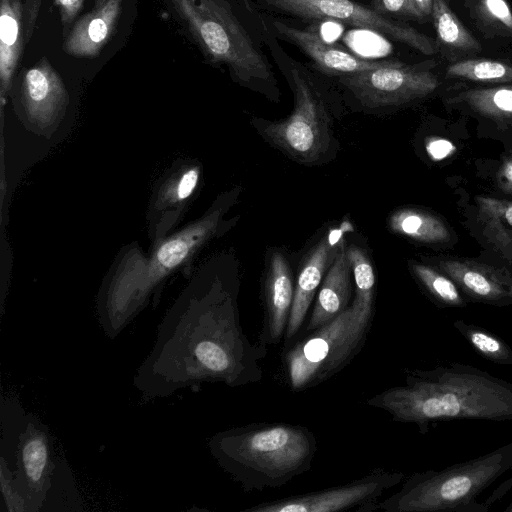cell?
<instances>
[{
    "label": "cell",
    "instance_id": "obj_23",
    "mask_svg": "<svg viewBox=\"0 0 512 512\" xmlns=\"http://www.w3.org/2000/svg\"><path fill=\"white\" fill-rule=\"evenodd\" d=\"M466 6L485 38L512 40V8L507 0H468Z\"/></svg>",
    "mask_w": 512,
    "mask_h": 512
},
{
    "label": "cell",
    "instance_id": "obj_27",
    "mask_svg": "<svg viewBox=\"0 0 512 512\" xmlns=\"http://www.w3.org/2000/svg\"><path fill=\"white\" fill-rule=\"evenodd\" d=\"M347 256L356 285V296L352 304L364 311H373L375 291L373 266L365 251L359 247H349Z\"/></svg>",
    "mask_w": 512,
    "mask_h": 512
},
{
    "label": "cell",
    "instance_id": "obj_32",
    "mask_svg": "<svg viewBox=\"0 0 512 512\" xmlns=\"http://www.w3.org/2000/svg\"><path fill=\"white\" fill-rule=\"evenodd\" d=\"M476 201L486 215L493 219L504 220L512 226V202L486 196H477Z\"/></svg>",
    "mask_w": 512,
    "mask_h": 512
},
{
    "label": "cell",
    "instance_id": "obj_3",
    "mask_svg": "<svg viewBox=\"0 0 512 512\" xmlns=\"http://www.w3.org/2000/svg\"><path fill=\"white\" fill-rule=\"evenodd\" d=\"M219 467L245 492L280 488L308 472L317 439L307 427L251 423L215 433L207 442Z\"/></svg>",
    "mask_w": 512,
    "mask_h": 512
},
{
    "label": "cell",
    "instance_id": "obj_24",
    "mask_svg": "<svg viewBox=\"0 0 512 512\" xmlns=\"http://www.w3.org/2000/svg\"><path fill=\"white\" fill-rule=\"evenodd\" d=\"M448 79L487 84H512V64L489 58H464L450 63Z\"/></svg>",
    "mask_w": 512,
    "mask_h": 512
},
{
    "label": "cell",
    "instance_id": "obj_12",
    "mask_svg": "<svg viewBox=\"0 0 512 512\" xmlns=\"http://www.w3.org/2000/svg\"><path fill=\"white\" fill-rule=\"evenodd\" d=\"M270 24L280 38L300 49L311 59L318 71L331 77L377 69L394 61L357 57L341 47L328 44L311 28H296L276 19H270Z\"/></svg>",
    "mask_w": 512,
    "mask_h": 512
},
{
    "label": "cell",
    "instance_id": "obj_6",
    "mask_svg": "<svg viewBox=\"0 0 512 512\" xmlns=\"http://www.w3.org/2000/svg\"><path fill=\"white\" fill-rule=\"evenodd\" d=\"M265 39L293 92L294 108L289 117L262 125V134L295 160L314 163L331 142L330 117L324 97L307 67L283 51L270 33Z\"/></svg>",
    "mask_w": 512,
    "mask_h": 512
},
{
    "label": "cell",
    "instance_id": "obj_11",
    "mask_svg": "<svg viewBox=\"0 0 512 512\" xmlns=\"http://www.w3.org/2000/svg\"><path fill=\"white\" fill-rule=\"evenodd\" d=\"M402 478L403 474L400 472L378 469L342 486L263 502L245 511L339 512L356 507H358L357 511H364L369 505L376 503L384 491L398 484Z\"/></svg>",
    "mask_w": 512,
    "mask_h": 512
},
{
    "label": "cell",
    "instance_id": "obj_1",
    "mask_svg": "<svg viewBox=\"0 0 512 512\" xmlns=\"http://www.w3.org/2000/svg\"><path fill=\"white\" fill-rule=\"evenodd\" d=\"M265 345L243 332L235 298L219 286L177 303L159 324L133 385L144 400L166 398L203 383L239 387L262 378Z\"/></svg>",
    "mask_w": 512,
    "mask_h": 512
},
{
    "label": "cell",
    "instance_id": "obj_31",
    "mask_svg": "<svg viewBox=\"0 0 512 512\" xmlns=\"http://www.w3.org/2000/svg\"><path fill=\"white\" fill-rule=\"evenodd\" d=\"M371 8L385 16H402L412 20L424 19L413 0H372Z\"/></svg>",
    "mask_w": 512,
    "mask_h": 512
},
{
    "label": "cell",
    "instance_id": "obj_5",
    "mask_svg": "<svg viewBox=\"0 0 512 512\" xmlns=\"http://www.w3.org/2000/svg\"><path fill=\"white\" fill-rule=\"evenodd\" d=\"M512 468V442L478 458L440 471L412 475L401 489L364 511L432 512L467 505Z\"/></svg>",
    "mask_w": 512,
    "mask_h": 512
},
{
    "label": "cell",
    "instance_id": "obj_18",
    "mask_svg": "<svg viewBox=\"0 0 512 512\" xmlns=\"http://www.w3.org/2000/svg\"><path fill=\"white\" fill-rule=\"evenodd\" d=\"M337 250L338 248L328 239H322L306 257L294 287L292 307L285 331L287 339L299 331L315 292Z\"/></svg>",
    "mask_w": 512,
    "mask_h": 512
},
{
    "label": "cell",
    "instance_id": "obj_29",
    "mask_svg": "<svg viewBox=\"0 0 512 512\" xmlns=\"http://www.w3.org/2000/svg\"><path fill=\"white\" fill-rule=\"evenodd\" d=\"M465 335L478 351L493 361H512L511 352L496 337L473 328H466Z\"/></svg>",
    "mask_w": 512,
    "mask_h": 512
},
{
    "label": "cell",
    "instance_id": "obj_25",
    "mask_svg": "<svg viewBox=\"0 0 512 512\" xmlns=\"http://www.w3.org/2000/svg\"><path fill=\"white\" fill-rule=\"evenodd\" d=\"M198 166L186 165L165 181L155 202L156 209L182 207L191 197L199 182Z\"/></svg>",
    "mask_w": 512,
    "mask_h": 512
},
{
    "label": "cell",
    "instance_id": "obj_28",
    "mask_svg": "<svg viewBox=\"0 0 512 512\" xmlns=\"http://www.w3.org/2000/svg\"><path fill=\"white\" fill-rule=\"evenodd\" d=\"M412 270L422 284L438 300L449 305L462 304V298L451 279L434 268L422 264H414Z\"/></svg>",
    "mask_w": 512,
    "mask_h": 512
},
{
    "label": "cell",
    "instance_id": "obj_17",
    "mask_svg": "<svg viewBox=\"0 0 512 512\" xmlns=\"http://www.w3.org/2000/svg\"><path fill=\"white\" fill-rule=\"evenodd\" d=\"M438 264L473 297L497 300L512 296V277L504 269L460 258L443 259Z\"/></svg>",
    "mask_w": 512,
    "mask_h": 512
},
{
    "label": "cell",
    "instance_id": "obj_33",
    "mask_svg": "<svg viewBox=\"0 0 512 512\" xmlns=\"http://www.w3.org/2000/svg\"><path fill=\"white\" fill-rule=\"evenodd\" d=\"M84 1L85 0H55V4L60 10L62 25L65 29L68 28L75 19Z\"/></svg>",
    "mask_w": 512,
    "mask_h": 512
},
{
    "label": "cell",
    "instance_id": "obj_19",
    "mask_svg": "<svg viewBox=\"0 0 512 512\" xmlns=\"http://www.w3.org/2000/svg\"><path fill=\"white\" fill-rule=\"evenodd\" d=\"M351 272L347 251L340 244L318 293L308 331L332 321L348 307L352 290Z\"/></svg>",
    "mask_w": 512,
    "mask_h": 512
},
{
    "label": "cell",
    "instance_id": "obj_13",
    "mask_svg": "<svg viewBox=\"0 0 512 512\" xmlns=\"http://www.w3.org/2000/svg\"><path fill=\"white\" fill-rule=\"evenodd\" d=\"M41 0H0V88L1 98L11 87L12 77L26 43L30 40Z\"/></svg>",
    "mask_w": 512,
    "mask_h": 512
},
{
    "label": "cell",
    "instance_id": "obj_2",
    "mask_svg": "<svg viewBox=\"0 0 512 512\" xmlns=\"http://www.w3.org/2000/svg\"><path fill=\"white\" fill-rule=\"evenodd\" d=\"M367 404L394 421L426 424L434 420L512 418V384L459 364L416 370L404 385L384 390Z\"/></svg>",
    "mask_w": 512,
    "mask_h": 512
},
{
    "label": "cell",
    "instance_id": "obj_14",
    "mask_svg": "<svg viewBox=\"0 0 512 512\" xmlns=\"http://www.w3.org/2000/svg\"><path fill=\"white\" fill-rule=\"evenodd\" d=\"M21 98L28 119L41 128L54 124L68 103V94L61 78L45 58L26 70L21 84Z\"/></svg>",
    "mask_w": 512,
    "mask_h": 512
},
{
    "label": "cell",
    "instance_id": "obj_26",
    "mask_svg": "<svg viewBox=\"0 0 512 512\" xmlns=\"http://www.w3.org/2000/svg\"><path fill=\"white\" fill-rule=\"evenodd\" d=\"M27 414L15 397L1 399V455L10 468L15 464V450Z\"/></svg>",
    "mask_w": 512,
    "mask_h": 512
},
{
    "label": "cell",
    "instance_id": "obj_8",
    "mask_svg": "<svg viewBox=\"0 0 512 512\" xmlns=\"http://www.w3.org/2000/svg\"><path fill=\"white\" fill-rule=\"evenodd\" d=\"M273 10L307 20H334L370 30L432 56L438 42L412 26L377 13L351 0H261Z\"/></svg>",
    "mask_w": 512,
    "mask_h": 512
},
{
    "label": "cell",
    "instance_id": "obj_35",
    "mask_svg": "<svg viewBox=\"0 0 512 512\" xmlns=\"http://www.w3.org/2000/svg\"><path fill=\"white\" fill-rule=\"evenodd\" d=\"M453 150L452 143L445 139H433L427 144L429 155L436 160L447 157Z\"/></svg>",
    "mask_w": 512,
    "mask_h": 512
},
{
    "label": "cell",
    "instance_id": "obj_7",
    "mask_svg": "<svg viewBox=\"0 0 512 512\" xmlns=\"http://www.w3.org/2000/svg\"><path fill=\"white\" fill-rule=\"evenodd\" d=\"M372 319L373 311L352 304L295 344L284 357L291 388L317 386L345 368L364 346Z\"/></svg>",
    "mask_w": 512,
    "mask_h": 512
},
{
    "label": "cell",
    "instance_id": "obj_36",
    "mask_svg": "<svg viewBox=\"0 0 512 512\" xmlns=\"http://www.w3.org/2000/svg\"><path fill=\"white\" fill-rule=\"evenodd\" d=\"M413 2L424 19L431 17L433 0H413Z\"/></svg>",
    "mask_w": 512,
    "mask_h": 512
},
{
    "label": "cell",
    "instance_id": "obj_34",
    "mask_svg": "<svg viewBox=\"0 0 512 512\" xmlns=\"http://www.w3.org/2000/svg\"><path fill=\"white\" fill-rule=\"evenodd\" d=\"M496 182L501 191L512 195V153L503 158L497 172Z\"/></svg>",
    "mask_w": 512,
    "mask_h": 512
},
{
    "label": "cell",
    "instance_id": "obj_10",
    "mask_svg": "<svg viewBox=\"0 0 512 512\" xmlns=\"http://www.w3.org/2000/svg\"><path fill=\"white\" fill-rule=\"evenodd\" d=\"M61 457L48 426L27 414L16 445L13 481L30 512L45 510Z\"/></svg>",
    "mask_w": 512,
    "mask_h": 512
},
{
    "label": "cell",
    "instance_id": "obj_15",
    "mask_svg": "<svg viewBox=\"0 0 512 512\" xmlns=\"http://www.w3.org/2000/svg\"><path fill=\"white\" fill-rule=\"evenodd\" d=\"M294 287L289 265L285 257L274 252L269 261L265 282V322L261 334L262 345L277 344L288 324Z\"/></svg>",
    "mask_w": 512,
    "mask_h": 512
},
{
    "label": "cell",
    "instance_id": "obj_37",
    "mask_svg": "<svg viewBox=\"0 0 512 512\" xmlns=\"http://www.w3.org/2000/svg\"><path fill=\"white\" fill-rule=\"evenodd\" d=\"M508 510H511V511H512V506H511Z\"/></svg>",
    "mask_w": 512,
    "mask_h": 512
},
{
    "label": "cell",
    "instance_id": "obj_22",
    "mask_svg": "<svg viewBox=\"0 0 512 512\" xmlns=\"http://www.w3.org/2000/svg\"><path fill=\"white\" fill-rule=\"evenodd\" d=\"M388 223L393 232L422 243H441L450 238L447 226L439 217L420 209H399Z\"/></svg>",
    "mask_w": 512,
    "mask_h": 512
},
{
    "label": "cell",
    "instance_id": "obj_30",
    "mask_svg": "<svg viewBox=\"0 0 512 512\" xmlns=\"http://www.w3.org/2000/svg\"><path fill=\"white\" fill-rule=\"evenodd\" d=\"M0 484L3 504L9 512H30L29 507L13 481V471L6 460L0 458Z\"/></svg>",
    "mask_w": 512,
    "mask_h": 512
},
{
    "label": "cell",
    "instance_id": "obj_38",
    "mask_svg": "<svg viewBox=\"0 0 512 512\" xmlns=\"http://www.w3.org/2000/svg\"><path fill=\"white\" fill-rule=\"evenodd\" d=\"M450 1H452V0H450Z\"/></svg>",
    "mask_w": 512,
    "mask_h": 512
},
{
    "label": "cell",
    "instance_id": "obj_4",
    "mask_svg": "<svg viewBox=\"0 0 512 512\" xmlns=\"http://www.w3.org/2000/svg\"><path fill=\"white\" fill-rule=\"evenodd\" d=\"M208 58L249 88L275 85L272 67L224 0H171Z\"/></svg>",
    "mask_w": 512,
    "mask_h": 512
},
{
    "label": "cell",
    "instance_id": "obj_9",
    "mask_svg": "<svg viewBox=\"0 0 512 512\" xmlns=\"http://www.w3.org/2000/svg\"><path fill=\"white\" fill-rule=\"evenodd\" d=\"M433 65H408L394 60L373 70L336 77L365 107H397L425 98L440 86Z\"/></svg>",
    "mask_w": 512,
    "mask_h": 512
},
{
    "label": "cell",
    "instance_id": "obj_16",
    "mask_svg": "<svg viewBox=\"0 0 512 512\" xmlns=\"http://www.w3.org/2000/svg\"><path fill=\"white\" fill-rule=\"evenodd\" d=\"M122 0H97L94 9L72 28L63 44L66 53L82 58L99 54L111 37L121 13Z\"/></svg>",
    "mask_w": 512,
    "mask_h": 512
},
{
    "label": "cell",
    "instance_id": "obj_20",
    "mask_svg": "<svg viewBox=\"0 0 512 512\" xmlns=\"http://www.w3.org/2000/svg\"><path fill=\"white\" fill-rule=\"evenodd\" d=\"M499 124H512V84L467 88L448 98Z\"/></svg>",
    "mask_w": 512,
    "mask_h": 512
},
{
    "label": "cell",
    "instance_id": "obj_21",
    "mask_svg": "<svg viewBox=\"0 0 512 512\" xmlns=\"http://www.w3.org/2000/svg\"><path fill=\"white\" fill-rule=\"evenodd\" d=\"M431 18L439 47L466 56L482 51L480 42L453 13L446 0H433Z\"/></svg>",
    "mask_w": 512,
    "mask_h": 512
}]
</instances>
